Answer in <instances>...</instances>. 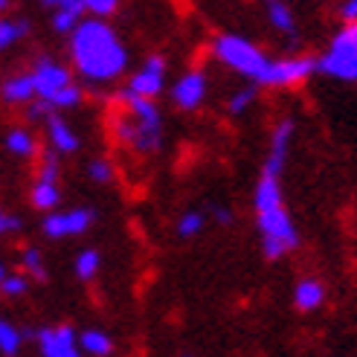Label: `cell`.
Here are the masks:
<instances>
[{
	"label": "cell",
	"mask_w": 357,
	"mask_h": 357,
	"mask_svg": "<svg viewBox=\"0 0 357 357\" xmlns=\"http://www.w3.org/2000/svg\"><path fill=\"white\" fill-rule=\"evenodd\" d=\"M282 206V192H279V174H261L259 189H256V212H267Z\"/></svg>",
	"instance_id": "obj_13"
},
{
	"label": "cell",
	"mask_w": 357,
	"mask_h": 357,
	"mask_svg": "<svg viewBox=\"0 0 357 357\" xmlns=\"http://www.w3.org/2000/svg\"><path fill=\"white\" fill-rule=\"evenodd\" d=\"M50 139H52V146H56L59 151H76L79 149L76 134L70 131L67 122L59 119V116H50Z\"/></svg>",
	"instance_id": "obj_15"
},
{
	"label": "cell",
	"mask_w": 357,
	"mask_h": 357,
	"mask_svg": "<svg viewBox=\"0 0 357 357\" xmlns=\"http://www.w3.org/2000/svg\"><path fill=\"white\" fill-rule=\"evenodd\" d=\"M317 67L334 79H346V82L357 79V21H349L343 32H337L331 50L319 59Z\"/></svg>",
	"instance_id": "obj_2"
},
{
	"label": "cell",
	"mask_w": 357,
	"mask_h": 357,
	"mask_svg": "<svg viewBox=\"0 0 357 357\" xmlns=\"http://www.w3.org/2000/svg\"><path fill=\"white\" fill-rule=\"evenodd\" d=\"M32 204L38 209H52L59 204V189L56 181H38V186L32 189Z\"/></svg>",
	"instance_id": "obj_17"
},
{
	"label": "cell",
	"mask_w": 357,
	"mask_h": 357,
	"mask_svg": "<svg viewBox=\"0 0 357 357\" xmlns=\"http://www.w3.org/2000/svg\"><path fill=\"white\" fill-rule=\"evenodd\" d=\"M32 96H35L32 76H17V79H9L3 84V99H9V102H26Z\"/></svg>",
	"instance_id": "obj_16"
},
{
	"label": "cell",
	"mask_w": 357,
	"mask_h": 357,
	"mask_svg": "<svg viewBox=\"0 0 357 357\" xmlns=\"http://www.w3.org/2000/svg\"><path fill=\"white\" fill-rule=\"evenodd\" d=\"M116 3H119V0H84V9H91L93 15L105 17V15H111L116 9Z\"/></svg>",
	"instance_id": "obj_28"
},
{
	"label": "cell",
	"mask_w": 357,
	"mask_h": 357,
	"mask_svg": "<svg viewBox=\"0 0 357 357\" xmlns=\"http://www.w3.org/2000/svg\"><path fill=\"white\" fill-rule=\"evenodd\" d=\"M91 224H93V212L91 209H76V212H61V215H50L44 221V229L52 238H64V236L84 233Z\"/></svg>",
	"instance_id": "obj_7"
},
{
	"label": "cell",
	"mask_w": 357,
	"mask_h": 357,
	"mask_svg": "<svg viewBox=\"0 0 357 357\" xmlns=\"http://www.w3.org/2000/svg\"><path fill=\"white\" fill-rule=\"evenodd\" d=\"M91 177L99 181V183H108L114 177V172H111V166L105 163V160H96V163H91Z\"/></svg>",
	"instance_id": "obj_30"
},
{
	"label": "cell",
	"mask_w": 357,
	"mask_h": 357,
	"mask_svg": "<svg viewBox=\"0 0 357 357\" xmlns=\"http://www.w3.org/2000/svg\"><path fill=\"white\" fill-rule=\"evenodd\" d=\"M9 6V0H0V9H6Z\"/></svg>",
	"instance_id": "obj_36"
},
{
	"label": "cell",
	"mask_w": 357,
	"mask_h": 357,
	"mask_svg": "<svg viewBox=\"0 0 357 357\" xmlns=\"http://www.w3.org/2000/svg\"><path fill=\"white\" fill-rule=\"evenodd\" d=\"M215 52L224 64H229L233 70H238L241 76L259 79L261 70L267 67V59L261 56V50H256L250 41L236 38V35H224V38L215 41Z\"/></svg>",
	"instance_id": "obj_5"
},
{
	"label": "cell",
	"mask_w": 357,
	"mask_h": 357,
	"mask_svg": "<svg viewBox=\"0 0 357 357\" xmlns=\"http://www.w3.org/2000/svg\"><path fill=\"white\" fill-rule=\"evenodd\" d=\"M73 61L87 79H114L125 67V50L111 26L102 21H84L73 35Z\"/></svg>",
	"instance_id": "obj_1"
},
{
	"label": "cell",
	"mask_w": 357,
	"mask_h": 357,
	"mask_svg": "<svg viewBox=\"0 0 357 357\" xmlns=\"http://www.w3.org/2000/svg\"><path fill=\"white\" fill-rule=\"evenodd\" d=\"M294 134V125L291 122H282L276 134H273V149H271V157H267L264 163V172L267 174H279L282 166H284V157H288V139Z\"/></svg>",
	"instance_id": "obj_12"
},
{
	"label": "cell",
	"mask_w": 357,
	"mask_h": 357,
	"mask_svg": "<svg viewBox=\"0 0 357 357\" xmlns=\"http://www.w3.org/2000/svg\"><path fill=\"white\" fill-rule=\"evenodd\" d=\"M26 24L24 21H0V50H6L9 44H15L17 38L26 35Z\"/></svg>",
	"instance_id": "obj_22"
},
{
	"label": "cell",
	"mask_w": 357,
	"mask_h": 357,
	"mask_svg": "<svg viewBox=\"0 0 357 357\" xmlns=\"http://www.w3.org/2000/svg\"><path fill=\"white\" fill-rule=\"evenodd\" d=\"M21 221L17 218H6V212H0V233H6V229H17Z\"/></svg>",
	"instance_id": "obj_33"
},
{
	"label": "cell",
	"mask_w": 357,
	"mask_h": 357,
	"mask_svg": "<svg viewBox=\"0 0 357 357\" xmlns=\"http://www.w3.org/2000/svg\"><path fill=\"white\" fill-rule=\"evenodd\" d=\"M6 149L17 157H29V154H35V139L26 131H12L6 137Z\"/></svg>",
	"instance_id": "obj_19"
},
{
	"label": "cell",
	"mask_w": 357,
	"mask_h": 357,
	"mask_svg": "<svg viewBox=\"0 0 357 357\" xmlns=\"http://www.w3.org/2000/svg\"><path fill=\"white\" fill-rule=\"evenodd\" d=\"M21 331L17 328H12L9 323H3V319H0V351L3 354H17V349H21Z\"/></svg>",
	"instance_id": "obj_21"
},
{
	"label": "cell",
	"mask_w": 357,
	"mask_h": 357,
	"mask_svg": "<svg viewBox=\"0 0 357 357\" xmlns=\"http://www.w3.org/2000/svg\"><path fill=\"white\" fill-rule=\"evenodd\" d=\"M314 67L317 64L311 59H288V61H276V64L267 61L259 82L261 84H296L302 79H308Z\"/></svg>",
	"instance_id": "obj_6"
},
{
	"label": "cell",
	"mask_w": 357,
	"mask_h": 357,
	"mask_svg": "<svg viewBox=\"0 0 357 357\" xmlns=\"http://www.w3.org/2000/svg\"><path fill=\"white\" fill-rule=\"evenodd\" d=\"M32 82H35V93H38L41 99H47V102H52V96L70 84V73L64 67L52 64V61H41L38 67H35Z\"/></svg>",
	"instance_id": "obj_8"
},
{
	"label": "cell",
	"mask_w": 357,
	"mask_h": 357,
	"mask_svg": "<svg viewBox=\"0 0 357 357\" xmlns=\"http://www.w3.org/2000/svg\"><path fill=\"white\" fill-rule=\"evenodd\" d=\"M259 229H261V250L267 259H279L282 253H288V250L299 244L296 229L282 206L259 212Z\"/></svg>",
	"instance_id": "obj_3"
},
{
	"label": "cell",
	"mask_w": 357,
	"mask_h": 357,
	"mask_svg": "<svg viewBox=\"0 0 357 357\" xmlns=\"http://www.w3.org/2000/svg\"><path fill=\"white\" fill-rule=\"evenodd\" d=\"M218 221L221 224H229V212L227 209H218Z\"/></svg>",
	"instance_id": "obj_35"
},
{
	"label": "cell",
	"mask_w": 357,
	"mask_h": 357,
	"mask_svg": "<svg viewBox=\"0 0 357 357\" xmlns=\"http://www.w3.org/2000/svg\"><path fill=\"white\" fill-rule=\"evenodd\" d=\"M76 21H79V12H76V9H59L56 15H52V26H56L59 32L73 29Z\"/></svg>",
	"instance_id": "obj_25"
},
{
	"label": "cell",
	"mask_w": 357,
	"mask_h": 357,
	"mask_svg": "<svg viewBox=\"0 0 357 357\" xmlns=\"http://www.w3.org/2000/svg\"><path fill=\"white\" fill-rule=\"evenodd\" d=\"M0 291H3L6 296H17V294H24V291H26V279H21V276H9V279L0 282Z\"/></svg>",
	"instance_id": "obj_29"
},
{
	"label": "cell",
	"mask_w": 357,
	"mask_h": 357,
	"mask_svg": "<svg viewBox=\"0 0 357 357\" xmlns=\"http://www.w3.org/2000/svg\"><path fill=\"white\" fill-rule=\"evenodd\" d=\"M41 351L47 357H76V337L70 328H44L38 334Z\"/></svg>",
	"instance_id": "obj_10"
},
{
	"label": "cell",
	"mask_w": 357,
	"mask_h": 357,
	"mask_svg": "<svg viewBox=\"0 0 357 357\" xmlns=\"http://www.w3.org/2000/svg\"><path fill=\"white\" fill-rule=\"evenodd\" d=\"M122 99L137 119V125H131V142L139 151H154L160 146V111L151 105L149 96H139L134 91L122 93Z\"/></svg>",
	"instance_id": "obj_4"
},
{
	"label": "cell",
	"mask_w": 357,
	"mask_h": 357,
	"mask_svg": "<svg viewBox=\"0 0 357 357\" xmlns=\"http://www.w3.org/2000/svg\"><path fill=\"white\" fill-rule=\"evenodd\" d=\"M201 227H204L201 212H189V215H183V221L177 224V233H181L183 238H192L195 233H201Z\"/></svg>",
	"instance_id": "obj_24"
},
{
	"label": "cell",
	"mask_w": 357,
	"mask_h": 357,
	"mask_svg": "<svg viewBox=\"0 0 357 357\" xmlns=\"http://www.w3.org/2000/svg\"><path fill=\"white\" fill-rule=\"evenodd\" d=\"M0 282H3V267H0Z\"/></svg>",
	"instance_id": "obj_37"
},
{
	"label": "cell",
	"mask_w": 357,
	"mask_h": 357,
	"mask_svg": "<svg viewBox=\"0 0 357 357\" xmlns=\"http://www.w3.org/2000/svg\"><path fill=\"white\" fill-rule=\"evenodd\" d=\"M267 15H271V21L276 29L282 32H291L294 29V17H291V9L282 3V0H267Z\"/></svg>",
	"instance_id": "obj_18"
},
{
	"label": "cell",
	"mask_w": 357,
	"mask_h": 357,
	"mask_svg": "<svg viewBox=\"0 0 357 357\" xmlns=\"http://www.w3.org/2000/svg\"><path fill=\"white\" fill-rule=\"evenodd\" d=\"M24 264H26V271L35 279H47V271H44V264H41V253H38V250H26V253H24Z\"/></svg>",
	"instance_id": "obj_27"
},
{
	"label": "cell",
	"mask_w": 357,
	"mask_h": 357,
	"mask_svg": "<svg viewBox=\"0 0 357 357\" xmlns=\"http://www.w3.org/2000/svg\"><path fill=\"white\" fill-rule=\"evenodd\" d=\"M163 70H166V61L160 56H151L146 61V67L131 79V91L139 93V96H149V99L157 96L160 91H163Z\"/></svg>",
	"instance_id": "obj_9"
},
{
	"label": "cell",
	"mask_w": 357,
	"mask_h": 357,
	"mask_svg": "<svg viewBox=\"0 0 357 357\" xmlns=\"http://www.w3.org/2000/svg\"><path fill=\"white\" fill-rule=\"evenodd\" d=\"M340 15L346 17V21H357V0H349V3L340 9Z\"/></svg>",
	"instance_id": "obj_34"
},
{
	"label": "cell",
	"mask_w": 357,
	"mask_h": 357,
	"mask_svg": "<svg viewBox=\"0 0 357 357\" xmlns=\"http://www.w3.org/2000/svg\"><path fill=\"white\" fill-rule=\"evenodd\" d=\"M79 87H73V84H67L64 91H59L56 96H52V108H70V105H76L79 102Z\"/></svg>",
	"instance_id": "obj_26"
},
{
	"label": "cell",
	"mask_w": 357,
	"mask_h": 357,
	"mask_svg": "<svg viewBox=\"0 0 357 357\" xmlns=\"http://www.w3.org/2000/svg\"><path fill=\"white\" fill-rule=\"evenodd\" d=\"M204 96H206V82H204L201 73H186L181 82L174 84V102L186 111L198 108Z\"/></svg>",
	"instance_id": "obj_11"
},
{
	"label": "cell",
	"mask_w": 357,
	"mask_h": 357,
	"mask_svg": "<svg viewBox=\"0 0 357 357\" xmlns=\"http://www.w3.org/2000/svg\"><path fill=\"white\" fill-rule=\"evenodd\" d=\"M82 349L96 354V357H105V354H111V340L99 331H84L82 334Z\"/></svg>",
	"instance_id": "obj_20"
},
{
	"label": "cell",
	"mask_w": 357,
	"mask_h": 357,
	"mask_svg": "<svg viewBox=\"0 0 357 357\" xmlns=\"http://www.w3.org/2000/svg\"><path fill=\"white\" fill-rule=\"evenodd\" d=\"M323 299H326V291H323V284L314 282V279H305V282H299V288H296V305L302 311H314L323 305Z\"/></svg>",
	"instance_id": "obj_14"
},
{
	"label": "cell",
	"mask_w": 357,
	"mask_h": 357,
	"mask_svg": "<svg viewBox=\"0 0 357 357\" xmlns=\"http://www.w3.org/2000/svg\"><path fill=\"white\" fill-rule=\"evenodd\" d=\"M44 3L59 6V9H76V12H82V9H84V0H44Z\"/></svg>",
	"instance_id": "obj_32"
},
{
	"label": "cell",
	"mask_w": 357,
	"mask_h": 357,
	"mask_svg": "<svg viewBox=\"0 0 357 357\" xmlns=\"http://www.w3.org/2000/svg\"><path fill=\"white\" fill-rule=\"evenodd\" d=\"M253 96H256V91H241V93H236L233 102H229V111H233V114H241L247 105L253 102Z\"/></svg>",
	"instance_id": "obj_31"
},
{
	"label": "cell",
	"mask_w": 357,
	"mask_h": 357,
	"mask_svg": "<svg viewBox=\"0 0 357 357\" xmlns=\"http://www.w3.org/2000/svg\"><path fill=\"white\" fill-rule=\"evenodd\" d=\"M99 271V253L96 250H84V253L76 259V276L79 279H93Z\"/></svg>",
	"instance_id": "obj_23"
}]
</instances>
